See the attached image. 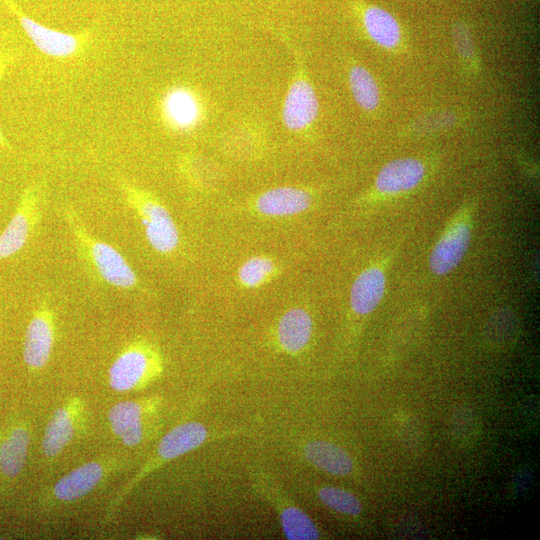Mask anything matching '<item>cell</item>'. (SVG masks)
Instances as JSON below:
<instances>
[{
  "label": "cell",
  "instance_id": "7",
  "mask_svg": "<svg viewBox=\"0 0 540 540\" xmlns=\"http://www.w3.org/2000/svg\"><path fill=\"white\" fill-rule=\"evenodd\" d=\"M54 344V321L51 310L41 304L33 313L24 337L23 359L29 368L44 367Z\"/></svg>",
  "mask_w": 540,
  "mask_h": 540
},
{
  "label": "cell",
  "instance_id": "19",
  "mask_svg": "<svg viewBox=\"0 0 540 540\" xmlns=\"http://www.w3.org/2000/svg\"><path fill=\"white\" fill-rule=\"evenodd\" d=\"M103 468L97 462L83 464L61 477L53 493L61 501H73L89 493L101 480Z\"/></svg>",
  "mask_w": 540,
  "mask_h": 540
},
{
  "label": "cell",
  "instance_id": "1",
  "mask_svg": "<svg viewBox=\"0 0 540 540\" xmlns=\"http://www.w3.org/2000/svg\"><path fill=\"white\" fill-rule=\"evenodd\" d=\"M66 216L78 245L101 278L118 288L135 287L137 276L122 254L111 245L91 236L73 213L66 212Z\"/></svg>",
  "mask_w": 540,
  "mask_h": 540
},
{
  "label": "cell",
  "instance_id": "15",
  "mask_svg": "<svg viewBox=\"0 0 540 540\" xmlns=\"http://www.w3.org/2000/svg\"><path fill=\"white\" fill-rule=\"evenodd\" d=\"M162 112L166 123L173 129L187 131L199 122L201 106L192 91L176 87L164 96Z\"/></svg>",
  "mask_w": 540,
  "mask_h": 540
},
{
  "label": "cell",
  "instance_id": "5",
  "mask_svg": "<svg viewBox=\"0 0 540 540\" xmlns=\"http://www.w3.org/2000/svg\"><path fill=\"white\" fill-rule=\"evenodd\" d=\"M471 241V226L466 215L454 218L434 245L429 257L432 273L443 276L452 272L464 258Z\"/></svg>",
  "mask_w": 540,
  "mask_h": 540
},
{
  "label": "cell",
  "instance_id": "3",
  "mask_svg": "<svg viewBox=\"0 0 540 540\" xmlns=\"http://www.w3.org/2000/svg\"><path fill=\"white\" fill-rule=\"evenodd\" d=\"M253 487L278 514L281 529L289 540H315L320 533L314 521L265 473L255 472Z\"/></svg>",
  "mask_w": 540,
  "mask_h": 540
},
{
  "label": "cell",
  "instance_id": "11",
  "mask_svg": "<svg viewBox=\"0 0 540 540\" xmlns=\"http://www.w3.org/2000/svg\"><path fill=\"white\" fill-rule=\"evenodd\" d=\"M313 197L307 190L293 186H279L258 195L255 210L268 217H288L307 211Z\"/></svg>",
  "mask_w": 540,
  "mask_h": 540
},
{
  "label": "cell",
  "instance_id": "25",
  "mask_svg": "<svg viewBox=\"0 0 540 540\" xmlns=\"http://www.w3.org/2000/svg\"><path fill=\"white\" fill-rule=\"evenodd\" d=\"M512 314H496L488 323L486 336L495 345L510 343L515 336V321Z\"/></svg>",
  "mask_w": 540,
  "mask_h": 540
},
{
  "label": "cell",
  "instance_id": "2",
  "mask_svg": "<svg viewBox=\"0 0 540 540\" xmlns=\"http://www.w3.org/2000/svg\"><path fill=\"white\" fill-rule=\"evenodd\" d=\"M125 190L129 204L144 226L150 246L161 254L176 250L180 242L179 231L167 208L142 190L135 187Z\"/></svg>",
  "mask_w": 540,
  "mask_h": 540
},
{
  "label": "cell",
  "instance_id": "16",
  "mask_svg": "<svg viewBox=\"0 0 540 540\" xmlns=\"http://www.w3.org/2000/svg\"><path fill=\"white\" fill-rule=\"evenodd\" d=\"M30 444L26 427L13 425L0 434V475L7 479L16 478L25 465Z\"/></svg>",
  "mask_w": 540,
  "mask_h": 540
},
{
  "label": "cell",
  "instance_id": "13",
  "mask_svg": "<svg viewBox=\"0 0 540 540\" xmlns=\"http://www.w3.org/2000/svg\"><path fill=\"white\" fill-rule=\"evenodd\" d=\"M313 320L302 307H293L280 317L276 326V342L281 350L295 355L302 352L310 342Z\"/></svg>",
  "mask_w": 540,
  "mask_h": 540
},
{
  "label": "cell",
  "instance_id": "22",
  "mask_svg": "<svg viewBox=\"0 0 540 540\" xmlns=\"http://www.w3.org/2000/svg\"><path fill=\"white\" fill-rule=\"evenodd\" d=\"M349 84L356 103L364 110L378 107L380 92L371 73L362 66H354L349 73Z\"/></svg>",
  "mask_w": 540,
  "mask_h": 540
},
{
  "label": "cell",
  "instance_id": "21",
  "mask_svg": "<svg viewBox=\"0 0 540 540\" xmlns=\"http://www.w3.org/2000/svg\"><path fill=\"white\" fill-rule=\"evenodd\" d=\"M74 434V420L67 408H58L50 418L42 439V451L47 457L58 455Z\"/></svg>",
  "mask_w": 540,
  "mask_h": 540
},
{
  "label": "cell",
  "instance_id": "24",
  "mask_svg": "<svg viewBox=\"0 0 540 540\" xmlns=\"http://www.w3.org/2000/svg\"><path fill=\"white\" fill-rule=\"evenodd\" d=\"M318 497L324 505L336 512L350 516H357L362 512L359 499L348 490L324 486L318 490Z\"/></svg>",
  "mask_w": 540,
  "mask_h": 540
},
{
  "label": "cell",
  "instance_id": "27",
  "mask_svg": "<svg viewBox=\"0 0 540 540\" xmlns=\"http://www.w3.org/2000/svg\"><path fill=\"white\" fill-rule=\"evenodd\" d=\"M3 144V137H2V134H1V130H0V145Z\"/></svg>",
  "mask_w": 540,
  "mask_h": 540
},
{
  "label": "cell",
  "instance_id": "18",
  "mask_svg": "<svg viewBox=\"0 0 540 540\" xmlns=\"http://www.w3.org/2000/svg\"><path fill=\"white\" fill-rule=\"evenodd\" d=\"M303 455L316 468L336 476L352 472L354 463L341 447L323 440H313L303 447Z\"/></svg>",
  "mask_w": 540,
  "mask_h": 540
},
{
  "label": "cell",
  "instance_id": "8",
  "mask_svg": "<svg viewBox=\"0 0 540 540\" xmlns=\"http://www.w3.org/2000/svg\"><path fill=\"white\" fill-rule=\"evenodd\" d=\"M39 216L38 196L27 189L21 195L18 206L0 234V260L9 258L20 251Z\"/></svg>",
  "mask_w": 540,
  "mask_h": 540
},
{
  "label": "cell",
  "instance_id": "9",
  "mask_svg": "<svg viewBox=\"0 0 540 540\" xmlns=\"http://www.w3.org/2000/svg\"><path fill=\"white\" fill-rule=\"evenodd\" d=\"M319 102L310 82L303 76H295L286 93L282 120L291 131H301L317 118Z\"/></svg>",
  "mask_w": 540,
  "mask_h": 540
},
{
  "label": "cell",
  "instance_id": "4",
  "mask_svg": "<svg viewBox=\"0 0 540 540\" xmlns=\"http://www.w3.org/2000/svg\"><path fill=\"white\" fill-rule=\"evenodd\" d=\"M161 359L151 345L138 342L127 347L109 369V384L117 392L132 390L156 376Z\"/></svg>",
  "mask_w": 540,
  "mask_h": 540
},
{
  "label": "cell",
  "instance_id": "10",
  "mask_svg": "<svg viewBox=\"0 0 540 540\" xmlns=\"http://www.w3.org/2000/svg\"><path fill=\"white\" fill-rule=\"evenodd\" d=\"M3 1L16 16L26 35L42 53L53 57H67L77 50L78 40L74 35L34 21L20 10L14 0Z\"/></svg>",
  "mask_w": 540,
  "mask_h": 540
},
{
  "label": "cell",
  "instance_id": "14",
  "mask_svg": "<svg viewBox=\"0 0 540 540\" xmlns=\"http://www.w3.org/2000/svg\"><path fill=\"white\" fill-rule=\"evenodd\" d=\"M386 288V276L377 266L358 274L350 289V307L356 315L370 314L381 302Z\"/></svg>",
  "mask_w": 540,
  "mask_h": 540
},
{
  "label": "cell",
  "instance_id": "17",
  "mask_svg": "<svg viewBox=\"0 0 540 540\" xmlns=\"http://www.w3.org/2000/svg\"><path fill=\"white\" fill-rule=\"evenodd\" d=\"M144 409L136 401H122L111 407L108 421L113 433L129 447L138 445L144 436Z\"/></svg>",
  "mask_w": 540,
  "mask_h": 540
},
{
  "label": "cell",
  "instance_id": "20",
  "mask_svg": "<svg viewBox=\"0 0 540 540\" xmlns=\"http://www.w3.org/2000/svg\"><path fill=\"white\" fill-rule=\"evenodd\" d=\"M365 29L371 39L385 48H394L400 41L401 31L396 19L386 10L369 7L363 16Z\"/></svg>",
  "mask_w": 540,
  "mask_h": 540
},
{
  "label": "cell",
  "instance_id": "6",
  "mask_svg": "<svg viewBox=\"0 0 540 540\" xmlns=\"http://www.w3.org/2000/svg\"><path fill=\"white\" fill-rule=\"evenodd\" d=\"M214 438L215 434L211 435L208 428L199 422L190 421L175 426L162 437L155 456L144 467L137 479L139 480L158 465L191 452Z\"/></svg>",
  "mask_w": 540,
  "mask_h": 540
},
{
  "label": "cell",
  "instance_id": "12",
  "mask_svg": "<svg viewBox=\"0 0 540 540\" xmlns=\"http://www.w3.org/2000/svg\"><path fill=\"white\" fill-rule=\"evenodd\" d=\"M425 175L423 163L415 158H398L388 162L378 172L377 191L395 195L415 188Z\"/></svg>",
  "mask_w": 540,
  "mask_h": 540
},
{
  "label": "cell",
  "instance_id": "23",
  "mask_svg": "<svg viewBox=\"0 0 540 540\" xmlns=\"http://www.w3.org/2000/svg\"><path fill=\"white\" fill-rule=\"evenodd\" d=\"M276 273L274 261L264 255H256L242 263L238 270L239 283L245 288H257Z\"/></svg>",
  "mask_w": 540,
  "mask_h": 540
},
{
  "label": "cell",
  "instance_id": "26",
  "mask_svg": "<svg viewBox=\"0 0 540 540\" xmlns=\"http://www.w3.org/2000/svg\"><path fill=\"white\" fill-rule=\"evenodd\" d=\"M453 38L457 51L462 57L471 58L474 55V46L471 35L464 24H457L453 31Z\"/></svg>",
  "mask_w": 540,
  "mask_h": 540
}]
</instances>
